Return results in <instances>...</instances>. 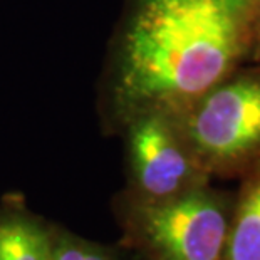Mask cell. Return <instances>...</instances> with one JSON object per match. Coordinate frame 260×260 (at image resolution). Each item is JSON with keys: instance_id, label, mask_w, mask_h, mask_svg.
Wrapping results in <instances>:
<instances>
[{"instance_id": "cell-8", "label": "cell", "mask_w": 260, "mask_h": 260, "mask_svg": "<svg viewBox=\"0 0 260 260\" xmlns=\"http://www.w3.org/2000/svg\"><path fill=\"white\" fill-rule=\"evenodd\" d=\"M248 60L260 62V0H257L255 15H253L252 46H250V52H248Z\"/></svg>"}, {"instance_id": "cell-2", "label": "cell", "mask_w": 260, "mask_h": 260, "mask_svg": "<svg viewBox=\"0 0 260 260\" xmlns=\"http://www.w3.org/2000/svg\"><path fill=\"white\" fill-rule=\"evenodd\" d=\"M178 114L207 173H229L260 159V68H239Z\"/></svg>"}, {"instance_id": "cell-7", "label": "cell", "mask_w": 260, "mask_h": 260, "mask_svg": "<svg viewBox=\"0 0 260 260\" xmlns=\"http://www.w3.org/2000/svg\"><path fill=\"white\" fill-rule=\"evenodd\" d=\"M51 260H113V257L98 243L82 240L68 232L54 230Z\"/></svg>"}, {"instance_id": "cell-1", "label": "cell", "mask_w": 260, "mask_h": 260, "mask_svg": "<svg viewBox=\"0 0 260 260\" xmlns=\"http://www.w3.org/2000/svg\"><path fill=\"white\" fill-rule=\"evenodd\" d=\"M257 0H126L111 41L101 111L119 129L133 116L180 113L248 60Z\"/></svg>"}, {"instance_id": "cell-5", "label": "cell", "mask_w": 260, "mask_h": 260, "mask_svg": "<svg viewBox=\"0 0 260 260\" xmlns=\"http://www.w3.org/2000/svg\"><path fill=\"white\" fill-rule=\"evenodd\" d=\"M54 229L32 213L22 198L0 205V260H51Z\"/></svg>"}, {"instance_id": "cell-3", "label": "cell", "mask_w": 260, "mask_h": 260, "mask_svg": "<svg viewBox=\"0 0 260 260\" xmlns=\"http://www.w3.org/2000/svg\"><path fill=\"white\" fill-rule=\"evenodd\" d=\"M126 229L159 260H223L230 213L208 185L161 202L123 200Z\"/></svg>"}, {"instance_id": "cell-4", "label": "cell", "mask_w": 260, "mask_h": 260, "mask_svg": "<svg viewBox=\"0 0 260 260\" xmlns=\"http://www.w3.org/2000/svg\"><path fill=\"white\" fill-rule=\"evenodd\" d=\"M119 131L126 140L131 200L161 202L207 185L208 173L193 153L176 113H140Z\"/></svg>"}, {"instance_id": "cell-6", "label": "cell", "mask_w": 260, "mask_h": 260, "mask_svg": "<svg viewBox=\"0 0 260 260\" xmlns=\"http://www.w3.org/2000/svg\"><path fill=\"white\" fill-rule=\"evenodd\" d=\"M223 260H260V159L230 218Z\"/></svg>"}]
</instances>
